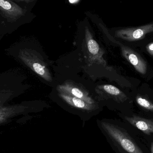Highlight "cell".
<instances>
[{"mask_svg": "<svg viewBox=\"0 0 153 153\" xmlns=\"http://www.w3.org/2000/svg\"><path fill=\"white\" fill-rule=\"evenodd\" d=\"M97 125L107 141L115 151L120 153H144L123 128L107 120H98Z\"/></svg>", "mask_w": 153, "mask_h": 153, "instance_id": "1", "label": "cell"}, {"mask_svg": "<svg viewBox=\"0 0 153 153\" xmlns=\"http://www.w3.org/2000/svg\"><path fill=\"white\" fill-rule=\"evenodd\" d=\"M136 101L137 104L143 108L153 111V103L146 99L141 96H137L136 97Z\"/></svg>", "mask_w": 153, "mask_h": 153, "instance_id": "12", "label": "cell"}, {"mask_svg": "<svg viewBox=\"0 0 153 153\" xmlns=\"http://www.w3.org/2000/svg\"><path fill=\"white\" fill-rule=\"evenodd\" d=\"M102 88L103 91L108 94H111V96H114L116 98H119L121 101L126 100L127 99L126 94H124L118 88L114 85H102Z\"/></svg>", "mask_w": 153, "mask_h": 153, "instance_id": "11", "label": "cell"}, {"mask_svg": "<svg viewBox=\"0 0 153 153\" xmlns=\"http://www.w3.org/2000/svg\"><path fill=\"white\" fill-rule=\"evenodd\" d=\"M0 12L7 21L12 22L24 16L26 11L12 0H0Z\"/></svg>", "mask_w": 153, "mask_h": 153, "instance_id": "4", "label": "cell"}, {"mask_svg": "<svg viewBox=\"0 0 153 153\" xmlns=\"http://www.w3.org/2000/svg\"><path fill=\"white\" fill-rule=\"evenodd\" d=\"M121 50L123 56L138 73L142 74L146 73L147 63L139 54L126 46H122Z\"/></svg>", "mask_w": 153, "mask_h": 153, "instance_id": "5", "label": "cell"}, {"mask_svg": "<svg viewBox=\"0 0 153 153\" xmlns=\"http://www.w3.org/2000/svg\"><path fill=\"white\" fill-rule=\"evenodd\" d=\"M151 152L153 153V143H152V145H151Z\"/></svg>", "mask_w": 153, "mask_h": 153, "instance_id": "15", "label": "cell"}, {"mask_svg": "<svg viewBox=\"0 0 153 153\" xmlns=\"http://www.w3.org/2000/svg\"><path fill=\"white\" fill-rule=\"evenodd\" d=\"M59 96L67 104L76 108L86 111H90L93 109V105L89 104L79 98L61 93L59 94Z\"/></svg>", "mask_w": 153, "mask_h": 153, "instance_id": "9", "label": "cell"}, {"mask_svg": "<svg viewBox=\"0 0 153 153\" xmlns=\"http://www.w3.org/2000/svg\"><path fill=\"white\" fill-rule=\"evenodd\" d=\"M26 108L27 107L22 105L8 106L0 105V125L23 113Z\"/></svg>", "mask_w": 153, "mask_h": 153, "instance_id": "8", "label": "cell"}, {"mask_svg": "<svg viewBox=\"0 0 153 153\" xmlns=\"http://www.w3.org/2000/svg\"><path fill=\"white\" fill-rule=\"evenodd\" d=\"M13 1L18 2H30L34 1V0H13Z\"/></svg>", "mask_w": 153, "mask_h": 153, "instance_id": "14", "label": "cell"}, {"mask_svg": "<svg viewBox=\"0 0 153 153\" xmlns=\"http://www.w3.org/2000/svg\"><path fill=\"white\" fill-rule=\"evenodd\" d=\"M19 57L27 66L38 75L47 81L51 80L48 70L35 51L26 48L21 49L19 52Z\"/></svg>", "mask_w": 153, "mask_h": 153, "instance_id": "2", "label": "cell"}, {"mask_svg": "<svg viewBox=\"0 0 153 153\" xmlns=\"http://www.w3.org/2000/svg\"><path fill=\"white\" fill-rule=\"evenodd\" d=\"M85 36L89 53L92 55H97L100 52V47L97 42L93 38L88 28H85Z\"/></svg>", "mask_w": 153, "mask_h": 153, "instance_id": "10", "label": "cell"}, {"mask_svg": "<svg viewBox=\"0 0 153 153\" xmlns=\"http://www.w3.org/2000/svg\"><path fill=\"white\" fill-rule=\"evenodd\" d=\"M146 49L147 52H148L151 55L153 56V42L148 44V45L146 46Z\"/></svg>", "mask_w": 153, "mask_h": 153, "instance_id": "13", "label": "cell"}, {"mask_svg": "<svg viewBox=\"0 0 153 153\" xmlns=\"http://www.w3.org/2000/svg\"><path fill=\"white\" fill-rule=\"evenodd\" d=\"M125 120L134 126L147 135L153 134V120L137 116L125 117Z\"/></svg>", "mask_w": 153, "mask_h": 153, "instance_id": "7", "label": "cell"}, {"mask_svg": "<svg viewBox=\"0 0 153 153\" xmlns=\"http://www.w3.org/2000/svg\"><path fill=\"white\" fill-rule=\"evenodd\" d=\"M58 89L61 93L79 98L89 104L93 105L94 103V100L90 98L86 92L72 85L65 84L63 85H59Z\"/></svg>", "mask_w": 153, "mask_h": 153, "instance_id": "6", "label": "cell"}, {"mask_svg": "<svg viewBox=\"0 0 153 153\" xmlns=\"http://www.w3.org/2000/svg\"><path fill=\"white\" fill-rule=\"evenodd\" d=\"M153 34V21L137 27L121 28L115 31V36L128 42L143 40Z\"/></svg>", "mask_w": 153, "mask_h": 153, "instance_id": "3", "label": "cell"}]
</instances>
